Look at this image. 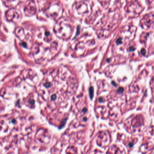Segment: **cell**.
I'll use <instances>...</instances> for the list:
<instances>
[{
	"label": "cell",
	"mask_w": 154,
	"mask_h": 154,
	"mask_svg": "<svg viewBox=\"0 0 154 154\" xmlns=\"http://www.w3.org/2000/svg\"><path fill=\"white\" fill-rule=\"evenodd\" d=\"M22 17V15L20 10L15 8L10 9L5 14L6 20L9 22H18L21 20Z\"/></svg>",
	"instance_id": "1"
},
{
	"label": "cell",
	"mask_w": 154,
	"mask_h": 154,
	"mask_svg": "<svg viewBox=\"0 0 154 154\" xmlns=\"http://www.w3.org/2000/svg\"><path fill=\"white\" fill-rule=\"evenodd\" d=\"M37 11V7L35 3L32 0H29L26 2L24 8L25 14L28 16H31L35 14Z\"/></svg>",
	"instance_id": "2"
},
{
	"label": "cell",
	"mask_w": 154,
	"mask_h": 154,
	"mask_svg": "<svg viewBox=\"0 0 154 154\" xmlns=\"http://www.w3.org/2000/svg\"><path fill=\"white\" fill-rule=\"evenodd\" d=\"M15 0H2L4 4L6 6H10L11 5V4L15 2Z\"/></svg>",
	"instance_id": "3"
}]
</instances>
